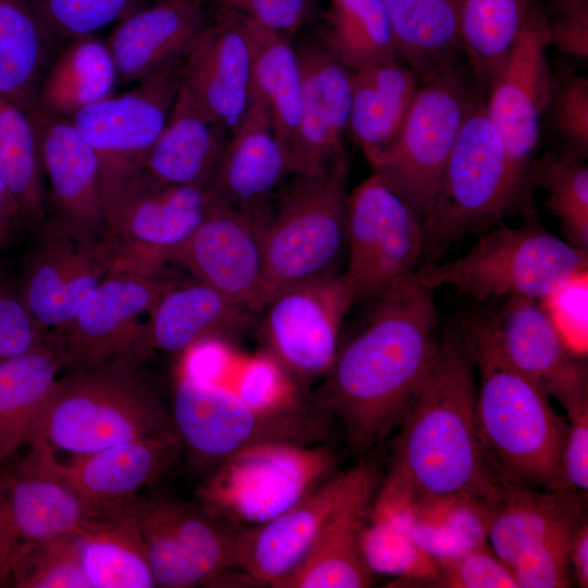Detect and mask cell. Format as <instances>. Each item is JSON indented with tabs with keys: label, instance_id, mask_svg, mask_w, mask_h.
Masks as SVG:
<instances>
[{
	"label": "cell",
	"instance_id": "19",
	"mask_svg": "<svg viewBox=\"0 0 588 588\" xmlns=\"http://www.w3.org/2000/svg\"><path fill=\"white\" fill-rule=\"evenodd\" d=\"M174 283L160 277L109 272L57 333L66 367L135 359L142 352V317Z\"/></svg>",
	"mask_w": 588,
	"mask_h": 588
},
{
	"label": "cell",
	"instance_id": "37",
	"mask_svg": "<svg viewBox=\"0 0 588 588\" xmlns=\"http://www.w3.org/2000/svg\"><path fill=\"white\" fill-rule=\"evenodd\" d=\"M396 57L420 81L456 63L463 0H384Z\"/></svg>",
	"mask_w": 588,
	"mask_h": 588
},
{
	"label": "cell",
	"instance_id": "32",
	"mask_svg": "<svg viewBox=\"0 0 588 588\" xmlns=\"http://www.w3.org/2000/svg\"><path fill=\"white\" fill-rule=\"evenodd\" d=\"M252 313L198 280L173 284L148 313L142 351L151 348L180 356L199 341L224 339L241 329Z\"/></svg>",
	"mask_w": 588,
	"mask_h": 588
},
{
	"label": "cell",
	"instance_id": "25",
	"mask_svg": "<svg viewBox=\"0 0 588 588\" xmlns=\"http://www.w3.org/2000/svg\"><path fill=\"white\" fill-rule=\"evenodd\" d=\"M296 174L298 161L278 138L266 103L252 94L209 184L216 205L270 216L273 197Z\"/></svg>",
	"mask_w": 588,
	"mask_h": 588
},
{
	"label": "cell",
	"instance_id": "36",
	"mask_svg": "<svg viewBox=\"0 0 588 588\" xmlns=\"http://www.w3.org/2000/svg\"><path fill=\"white\" fill-rule=\"evenodd\" d=\"M118 75L107 40L96 34L63 42L40 81L34 111L71 118L113 94Z\"/></svg>",
	"mask_w": 588,
	"mask_h": 588
},
{
	"label": "cell",
	"instance_id": "17",
	"mask_svg": "<svg viewBox=\"0 0 588 588\" xmlns=\"http://www.w3.org/2000/svg\"><path fill=\"white\" fill-rule=\"evenodd\" d=\"M354 304L343 272L277 293L262 309L266 352L302 388L321 380L334 362Z\"/></svg>",
	"mask_w": 588,
	"mask_h": 588
},
{
	"label": "cell",
	"instance_id": "40",
	"mask_svg": "<svg viewBox=\"0 0 588 588\" xmlns=\"http://www.w3.org/2000/svg\"><path fill=\"white\" fill-rule=\"evenodd\" d=\"M409 505L414 540L434 563L488 543L489 511L485 499L455 493Z\"/></svg>",
	"mask_w": 588,
	"mask_h": 588
},
{
	"label": "cell",
	"instance_id": "18",
	"mask_svg": "<svg viewBox=\"0 0 588 588\" xmlns=\"http://www.w3.org/2000/svg\"><path fill=\"white\" fill-rule=\"evenodd\" d=\"M549 20L537 0H524L518 32L488 85L486 112L504 147L522 170L531 174V155L540 120L550 100L552 77L546 60Z\"/></svg>",
	"mask_w": 588,
	"mask_h": 588
},
{
	"label": "cell",
	"instance_id": "15",
	"mask_svg": "<svg viewBox=\"0 0 588 588\" xmlns=\"http://www.w3.org/2000/svg\"><path fill=\"white\" fill-rule=\"evenodd\" d=\"M424 254L422 222L372 172L347 196L346 269L355 303L413 275Z\"/></svg>",
	"mask_w": 588,
	"mask_h": 588
},
{
	"label": "cell",
	"instance_id": "10",
	"mask_svg": "<svg viewBox=\"0 0 588 588\" xmlns=\"http://www.w3.org/2000/svg\"><path fill=\"white\" fill-rule=\"evenodd\" d=\"M483 499L489 511L488 543L511 568L518 588L568 587L571 540L586 516L587 495L498 478Z\"/></svg>",
	"mask_w": 588,
	"mask_h": 588
},
{
	"label": "cell",
	"instance_id": "27",
	"mask_svg": "<svg viewBox=\"0 0 588 588\" xmlns=\"http://www.w3.org/2000/svg\"><path fill=\"white\" fill-rule=\"evenodd\" d=\"M302 73L301 121L295 156L302 174L346 166L343 137L351 109V71L322 41L296 49Z\"/></svg>",
	"mask_w": 588,
	"mask_h": 588
},
{
	"label": "cell",
	"instance_id": "42",
	"mask_svg": "<svg viewBox=\"0 0 588 588\" xmlns=\"http://www.w3.org/2000/svg\"><path fill=\"white\" fill-rule=\"evenodd\" d=\"M363 547L373 574L393 576V584L430 587L438 575L434 562L414 540L409 504L371 503Z\"/></svg>",
	"mask_w": 588,
	"mask_h": 588
},
{
	"label": "cell",
	"instance_id": "21",
	"mask_svg": "<svg viewBox=\"0 0 588 588\" xmlns=\"http://www.w3.org/2000/svg\"><path fill=\"white\" fill-rule=\"evenodd\" d=\"M269 218L216 205L176 261L232 302L261 311L268 302L264 236Z\"/></svg>",
	"mask_w": 588,
	"mask_h": 588
},
{
	"label": "cell",
	"instance_id": "50",
	"mask_svg": "<svg viewBox=\"0 0 588 588\" xmlns=\"http://www.w3.org/2000/svg\"><path fill=\"white\" fill-rule=\"evenodd\" d=\"M588 272L568 280L539 303L565 345L586 358Z\"/></svg>",
	"mask_w": 588,
	"mask_h": 588
},
{
	"label": "cell",
	"instance_id": "22",
	"mask_svg": "<svg viewBox=\"0 0 588 588\" xmlns=\"http://www.w3.org/2000/svg\"><path fill=\"white\" fill-rule=\"evenodd\" d=\"M37 230L17 292L39 329L57 334L109 271L95 245L54 220L45 218Z\"/></svg>",
	"mask_w": 588,
	"mask_h": 588
},
{
	"label": "cell",
	"instance_id": "52",
	"mask_svg": "<svg viewBox=\"0 0 588 588\" xmlns=\"http://www.w3.org/2000/svg\"><path fill=\"white\" fill-rule=\"evenodd\" d=\"M47 335L22 303L17 289L0 281V364L30 350Z\"/></svg>",
	"mask_w": 588,
	"mask_h": 588
},
{
	"label": "cell",
	"instance_id": "39",
	"mask_svg": "<svg viewBox=\"0 0 588 588\" xmlns=\"http://www.w3.org/2000/svg\"><path fill=\"white\" fill-rule=\"evenodd\" d=\"M60 46L30 0H0V95L30 114L42 75Z\"/></svg>",
	"mask_w": 588,
	"mask_h": 588
},
{
	"label": "cell",
	"instance_id": "43",
	"mask_svg": "<svg viewBox=\"0 0 588 588\" xmlns=\"http://www.w3.org/2000/svg\"><path fill=\"white\" fill-rule=\"evenodd\" d=\"M323 42L350 71L397 58L384 0H329Z\"/></svg>",
	"mask_w": 588,
	"mask_h": 588
},
{
	"label": "cell",
	"instance_id": "51",
	"mask_svg": "<svg viewBox=\"0 0 588 588\" xmlns=\"http://www.w3.org/2000/svg\"><path fill=\"white\" fill-rule=\"evenodd\" d=\"M567 431L553 479L544 490L585 494L588 491V402L566 413Z\"/></svg>",
	"mask_w": 588,
	"mask_h": 588
},
{
	"label": "cell",
	"instance_id": "24",
	"mask_svg": "<svg viewBox=\"0 0 588 588\" xmlns=\"http://www.w3.org/2000/svg\"><path fill=\"white\" fill-rule=\"evenodd\" d=\"M364 466L336 471L282 514L241 529L238 571L255 584L275 588L307 555L356 486Z\"/></svg>",
	"mask_w": 588,
	"mask_h": 588
},
{
	"label": "cell",
	"instance_id": "30",
	"mask_svg": "<svg viewBox=\"0 0 588 588\" xmlns=\"http://www.w3.org/2000/svg\"><path fill=\"white\" fill-rule=\"evenodd\" d=\"M207 23L201 0L155 2L118 22L106 39L118 85L137 83L184 56Z\"/></svg>",
	"mask_w": 588,
	"mask_h": 588
},
{
	"label": "cell",
	"instance_id": "29",
	"mask_svg": "<svg viewBox=\"0 0 588 588\" xmlns=\"http://www.w3.org/2000/svg\"><path fill=\"white\" fill-rule=\"evenodd\" d=\"M380 485L377 469L365 464L356 486L324 527L299 565L275 588H365L375 574L364 552L369 509Z\"/></svg>",
	"mask_w": 588,
	"mask_h": 588
},
{
	"label": "cell",
	"instance_id": "38",
	"mask_svg": "<svg viewBox=\"0 0 588 588\" xmlns=\"http://www.w3.org/2000/svg\"><path fill=\"white\" fill-rule=\"evenodd\" d=\"M241 16L252 57V94L266 103L278 138L296 158L302 106L297 51L284 34Z\"/></svg>",
	"mask_w": 588,
	"mask_h": 588
},
{
	"label": "cell",
	"instance_id": "5",
	"mask_svg": "<svg viewBox=\"0 0 588 588\" xmlns=\"http://www.w3.org/2000/svg\"><path fill=\"white\" fill-rule=\"evenodd\" d=\"M531 174L518 168L490 121L478 94L460 127L428 217L424 254L436 262L469 232L504 218L536 219Z\"/></svg>",
	"mask_w": 588,
	"mask_h": 588
},
{
	"label": "cell",
	"instance_id": "33",
	"mask_svg": "<svg viewBox=\"0 0 588 588\" xmlns=\"http://www.w3.org/2000/svg\"><path fill=\"white\" fill-rule=\"evenodd\" d=\"M133 503L102 511L73 532L90 588L157 587Z\"/></svg>",
	"mask_w": 588,
	"mask_h": 588
},
{
	"label": "cell",
	"instance_id": "34",
	"mask_svg": "<svg viewBox=\"0 0 588 588\" xmlns=\"http://www.w3.org/2000/svg\"><path fill=\"white\" fill-rule=\"evenodd\" d=\"M347 132L365 157L389 147L397 136L419 85L416 73L399 58L351 71Z\"/></svg>",
	"mask_w": 588,
	"mask_h": 588
},
{
	"label": "cell",
	"instance_id": "2",
	"mask_svg": "<svg viewBox=\"0 0 588 588\" xmlns=\"http://www.w3.org/2000/svg\"><path fill=\"white\" fill-rule=\"evenodd\" d=\"M476 366L463 333L438 341L434 359L395 438L375 501L415 502L463 493L483 499L498 477L476 424Z\"/></svg>",
	"mask_w": 588,
	"mask_h": 588
},
{
	"label": "cell",
	"instance_id": "53",
	"mask_svg": "<svg viewBox=\"0 0 588 588\" xmlns=\"http://www.w3.org/2000/svg\"><path fill=\"white\" fill-rule=\"evenodd\" d=\"M211 1L216 9L233 11L284 35L303 26L313 11V0Z\"/></svg>",
	"mask_w": 588,
	"mask_h": 588
},
{
	"label": "cell",
	"instance_id": "28",
	"mask_svg": "<svg viewBox=\"0 0 588 588\" xmlns=\"http://www.w3.org/2000/svg\"><path fill=\"white\" fill-rule=\"evenodd\" d=\"M181 450L177 433L148 436L73 455L61 469L86 501L112 510L132 503L161 478Z\"/></svg>",
	"mask_w": 588,
	"mask_h": 588
},
{
	"label": "cell",
	"instance_id": "54",
	"mask_svg": "<svg viewBox=\"0 0 588 588\" xmlns=\"http://www.w3.org/2000/svg\"><path fill=\"white\" fill-rule=\"evenodd\" d=\"M550 46L571 57H588V12L549 23Z\"/></svg>",
	"mask_w": 588,
	"mask_h": 588
},
{
	"label": "cell",
	"instance_id": "31",
	"mask_svg": "<svg viewBox=\"0 0 588 588\" xmlns=\"http://www.w3.org/2000/svg\"><path fill=\"white\" fill-rule=\"evenodd\" d=\"M229 137L181 84L167 123L133 182L209 186Z\"/></svg>",
	"mask_w": 588,
	"mask_h": 588
},
{
	"label": "cell",
	"instance_id": "59",
	"mask_svg": "<svg viewBox=\"0 0 588 588\" xmlns=\"http://www.w3.org/2000/svg\"><path fill=\"white\" fill-rule=\"evenodd\" d=\"M180 1H186V0H155V2H180Z\"/></svg>",
	"mask_w": 588,
	"mask_h": 588
},
{
	"label": "cell",
	"instance_id": "20",
	"mask_svg": "<svg viewBox=\"0 0 588 588\" xmlns=\"http://www.w3.org/2000/svg\"><path fill=\"white\" fill-rule=\"evenodd\" d=\"M482 317L502 356L544 395L566 413L588 402L586 358L565 345L538 301L507 297Z\"/></svg>",
	"mask_w": 588,
	"mask_h": 588
},
{
	"label": "cell",
	"instance_id": "48",
	"mask_svg": "<svg viewBox=\"0 0 588 588\" xmlns=\"http://www.w3.org/2000/svg\"><path fill=\"white\" fill-rule=\"evenodd\" d=\"M548 108L552 126L564 145V151L585 158L588 152V79L566 73L552 78ZM547 108V109H548Z\"/></svg>",
	"mask_w": 588,
	"mask_h": 588
},
{
	"label": "cell",
	"instance_id": "47",
	"mask_svg": "<svg viewBox=\"0 0 588 588\" xmlns=\"http://www.w3.org/2000/svg\"><path fill=\"white\" fill-rule=\"evenodd\" d=\"M41 23L62 45L82 35L96 34L143 8V0H30Z\"/></svg>",
	"mask_w": 588,
	"mask_h": 588
},
{
	"label": "cell",
	"instance_id": "44",
	"mask_svg": "<svg viewBox=\"0 0 588 588\" xmlns=\"http://www.w3.org/2000/svg\"><path fill=\"white\" fill-rule=\"evenodd\" d=\"M524 0H463L461 50L477 86L487 88L514 42Z\"/></svg>",
	"mask_w": 588,
	"mask_h": 588
},
{
	"label": "cell",
	"instance_id": "57",
	"mask_svg": "<svg viewBox=\"0 0 588 588\" xmlns=\"http://www.w3.org/2000/svg\"><path fill=\"white\" fill-rule=\"evenodd\" d=\"M556 19L588 12V0H544Z\"/></svg>",
	"mask_w": 588,
	"mask_h": 588
},
{
	"label": "cell",
	"instance_id": "55",
	"mask_svg": "<svg viewBox=\"0 0 588 588\" xmlns=\"http://www.w3.org/2000/svg\"><path fill=\"white\" fill-rule=\"evenodd\" d=\"M572 581L588 587V522L585 516L575 529L568 552Z\"/></svg>",
	"mask_w": 588,
	"mask_h": 588
},
{
	"label": "cell",
	"instance_id": "8",
	"mask_svg": "<svg viewBox=\"0 0 588 588\" xmlns=\"http://www.w3.org/2000/svg\"><path fill=\"white\" fill-rule=\"evenodd\" d=\"M339 471L327 443L264 442L212 467L198 486L200 505L243 529L267 523Z\"/></svg>",
	"mask_w": 588,
	"mask_h": 588
},
{
	"label": "cell",
	"instance_id": "41",
	"mask_svg": "<svg viewBox=\"0 0 588 588\" xmlns=\"http://www.w3.org/2000/svg\"><path fill=\"white\" fill-rule=\"evenodd\" d=\"M0 179L16 201L23 222L46 218L47 187L32 119L0 95Z\"/></svg>",
	"mask_w": 588,
	"mask_h": 588
},
{
	"label": "cell",
	"instance_id": "46",
	"mask_svg": "<svg viewBox=\"0 0 588 588\" xmlns=\"http://www.w3.org/2000/svg\"><path fill=\"white\" fill-rule=\"evenodd\" d=\"M11 584L17 588H90L73 532L29 549L15 563Z\"/></svg>",
	"mask_w": 588,
	"mask_h": 588
},
{
	"label": "cell",
	"instance_id": "3",
	"mask_svg": "<svg viewBox=\"0 0 588 588\" xmlns=\"http://www.w3.org/2000/svg\"><path fill=\"white\" fill-rule=\"evenodd\" d=\"M462 333L480 375L476 424L491 469L498 478L544 490L559 465L567 418L502 356L482 316L467 320Z\"/></svg>",
	"mask_w": 588,
	"mask_h": 588
},
{
	"label": "cell",
	"instance_id": "35",
	"mask_svg": "<svg viewBox=\"0 0 588 588\" xmlns=\"http://www.w3.org/2000/svg\"><path fill=\"white\" fill-rule=\"evenodd\" d=\"M64 367L65 354L56 334L0 364V464L27 444Z\"/></svg>",
	"mask_w": 588,
	"mask_h": 588
},
{
	"label": "cell",
	"instance_id": "7",
	"mask_svg": "<svg viewBox=\"0 0 588 588\" xmlns=\"http://www.w3.org/2000/svg\"><path fill=\"white\" fill-rule=\"evenodd\" d=\"M346 174L347 164L296 174L278 192L264 236L268 301L290 287L343 272Z\"/></svg>",
	"mask_w": 588,
	"mask_h": 588
},
{
	"label": "cell",
	"instance_id": "56",
	"mask_svg": "<svg viewBox=\"0 0 588 588\" xmlns=\"http://www.w3.org/2000/svg\"><path fill=\"white\" fill-rule=\"evenodd\" d=\"M0 220L17 226L23 223L20 208L0 179Z\"/></svg>",
	"mask_w": 588,
	"mask_h": 588
},
{
	"label": "cell",
	"instance_id": "9",
	"mask_svg": "<svg viewBox=\"0 0 588 588\" xmlns=\"http://www.w3.org/2000/svg\"><path fill=\"white\" fill-rule=\"evenodd\" d=\"M172 421L192 464L206 473L235 452L264 442L326 443L331 418L320 407L269 414L230 387L176 371Z\"/></svg>",
	"mask_w": 588,
	"mask_h": 588
},
{
	"label": "cell",
	"instance_id": "49",
	"mask_svg": "<svg viewBox=\"0 0 588 588\" xmlns=\"http://www.w3.org/2000/svg\"><path fill=\"white\" fill-rule=\"evenodd\" d=\"M434 564L438 575L430 587L518 588L511 568L495 554L489 543Z\"/></svg>",
	"mask_w": 588,
	"mask_h": 588
},
{
	"label": "cell",
	"instance_id": "12",
	"mask_svg": "<svg viewBox=\"0 0 588 588\" xmlns=\"http://www.w3.org/2000/svg\"><path fill=\"white\" fill-rule=\"evenodd\" d=\"M215 206L208 185L133 182L109 212L96 252L109 272L160 277Z\"/></svg>",
	"mask_w": 588,
	"mask_h": 588
},
{
	"label": "cell",
	"instance_id": "45",
	"mask_svg": "<svg viewBox=\"0 0 588 588\" xmlns=\"http://www.w3.org/2000/svg\"><path fill=\"white\" fill-rule=\"evenodd\" d=\"M531 181L546 192V207L559 219L573 246L588 250V168L563 151L531 162Z\"/></svg>",
	"mask_w": 588,
	"mask_h": 588
},
{
	"label": "cell",
	"instance_id": "23",
	"mask_svg": "<svg viewBox=\"0 0 588 588\" xmlns=\"http://www.w3.org/2000/svg\"><path fill=\"white\" fill-rule=\"evenodd\" d=\"M48 181L46 218L97 245L107 225L100 168L69 118L29 114Z\"/></svg>",
	"mask_w": 588,
	"mask_h": 588
},
{
	"label": "cell",
	"instance_id": "1",
	"mask_svg": "<svg viewBox=\"0 0 588 588\" xmlns=\"http://www.w3.org/2000/svg\"><path fill=\"white\" fill-rule=\"evenodd\" d=\"M434 290L415 273L364 302L356 328L315 395L354 452L364 454L401 424L436 356Z\"/></svg>",
	"mask_w": 588,
	"mask_h": 588
},
{
	"label": "cell",
	"instance_id": "6",
	"mask_svg": "<svg viewBox=\"0 0 588 588\" xmlns=\"http://www.w3.org/2000/svg\"><path fill=\"white\" fill-rule=\"evenodd\" d=\"M588 272V250L544 230L536 219L520 226L500 224L461 257L427 262L416 280L432 290L451 286L476 301L522 296L540 302L563 283Z\"/></svg>",
	"mask_w": 588,
	"mask_h": 588
},
{
	"label": "cell",
	"instance_id": "58",
	"mask_svg": "<svg viewBox=\"0 0 588 588\" xmlns=\"http://www.w3.org/2000/svg\"><path fill=\"white\" fill-rule=\"evenodd\" d=\"M15 229V226L0 220V247H4L11 242Z\"/></svg>",
	"mask_w": 588,
	"mask_h": 588
},
{
	"label": "cell",
	"instance_id": "4",
	"mask_svg": "<svg viewBox=\"0 0 588 588\" xmlns=\"http://www.w3.org/2000/svg\"><path fill=\"white\" fill-rule=\"evenodd\" d=\"M169 433L176 430L152 382L135 359L117 358L58 377L27 443L81 455Z\"/></svg>",
	"mask_w": 588,
	"mask_h": 588
},
{
	"label": "cell",
	"instance_id": "16",
	"mask_svg": "<svg viewBox=\"0 0 588 588\" xmlns=\"http://www.w3.org/2000/svg\"><path fill=\"white\" fill-rule=\"evenodd\" d=\"M0 477V586L36 544L72 534L106 511L90 504L61 469L56 451L40 441Z\"/></svg>",
	"mask_w": 588,
	"mask_h": 588
},
{
	"label": "cell",
	"instance_id": "13",
	"mask_svg": "<svg viewBox=\"0 0 588 588\" xmlns=\"http://www.w3.org/2000/svg\"><path fill=\"white\" fill-rule=\"evenodd\" d=\"M184 56L69 118L95 154L107 217L140 172L182 84Z\"/></svg>",
	"mask_w": 588,
	"mask_h": 588
},
{
	"label": "cell",
	"instance_id": "11",
	"mask_svg": "<svg viewBox=\"0 0 588 588\" xmlns=\"http://www.w3.org/2000/svg\"><path fill=\"white\" fill-rule=\"evenodd\" d=\"M478 94L456 63L420 81L393 143L366 157L373 173L421 222L431 210L460 127Z\"/></svg>",
	"mask_w": 588,
	"mask_h": 588
},
{
	"label": "cell",
	"instance_id": "26",
	"mask_svg": "<svg viewBox=\"0 0 588 588\" xmlns=\"http://www.w3.org/2000/svg\"><path fill=\"white\" fill-rule=\"evenodd\" d=\"M182 86L230 134L252 101V57L242 16L216 9L184 54Z\"/></svg>",
	"mask_w": 588,
	"mask_h": 588
},
{
	"label": "cell",
	"instance_id": "14",
	"mask_svg": "<svg viewBox=\"0 0 588 588\" xmlns=\"http://www.w3.org/2000/svg\"><path fill=\"white\" fill-rule=\"evenodd\" d=\"M133 511L157 587L219 584L241 573V529L203 505L164 494L138 495Z\"/></svg>",
	"mask_w": 588,
	"mask_h": 588
}]
</instances>
